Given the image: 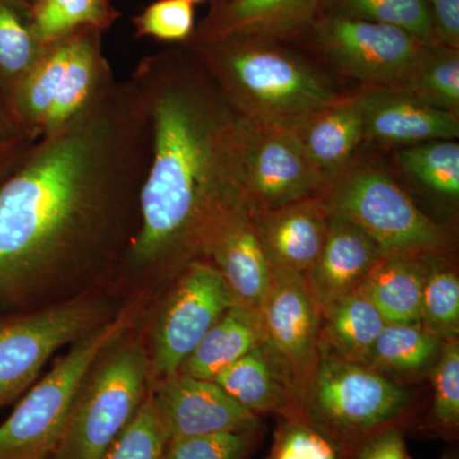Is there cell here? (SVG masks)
<instances>
[{"mask_svg": "<svg viewBox=\"0 0 459 459\" xmlns=\"http://www.w3.org/2000/svg\"><path fill=\"white\" fill-rule=\"evenodd\" d=\"M151 157L133 78L27 150L0 184V304L29 305L120 267Z\"/></svg>", "mask_w": 459, "mask_h": 459, "instance_id": "cell-1", "label": "cell"}, {"mask_svg": "<svg viewBox=\"0 0 459 459\" xmlns=\"http://www.w3.org/2000/svg\"><path fill=\"white\" fill-rule=\"evenodd\" d=\"M131 77L150 114L151 157L120 267L133 280L169 285L189 263L204 261L214 234L247 204V122L192 51L144 57Z\"/></svg>", "mask_w": 459, "mask_h": 459, "instance_id": "cell-2", "label": "cell"}, {"mask_svg": "<svg viewBox=\"0 0 459 459\" xmlns=\"http://www.w3.org/2000/svg\"><path fill=\"white\" fill-rule=\"evenodd\" d=\"M192 53L230 107L255 126L295 131L343 99L309 63L272 42L195 40Z\"/></svg>", "mask_w": 459, "mask_h": 459, "instance_id": "cell-3", "label": "cell"}, {"mask_svg": "<svg viewBox=\"0 0 459 459\" xmlns=\"http://www.w3.org/2000/svg\"><path fill=\"white\" fill-rule=\"evenodd\" d=\"M150 301L144 291L135 295L108 322L71 344L33 383L0 425V459H53L91 368L111 344L138 327Z\"/></svg>", "mask_w": 459, "mask_h": 459, "instance_id": "cell-4", "label": "cell"}, {"mask_svg": "<svg viewBox=\"0 0 459 459\" xmlns=\"http://www.w3.org/2000/svg\"><path fill=\"white\" fill-rule=\"evenodd\" d=\"M413 398L397 380L320 349L300 420L325 435L341 455H352L380 431L402 428Z\"/></svg>", "mask_w": 459, "mask_h": 459, "instance_id": "cell-5", "label": "cell"}, {"mask_svg": "<svg viewBox=\"0 0 459 459\" xmlns=\"http://www.w3.org/2000/svg\"><path fill=\"white\" fill-rule=\"evenodd\" d=\"M101 35L83 29L45 47L7 98L21 131L38 140L59 132L117 82Z\"/></svg>", "mask_w": 459, "mask_h": 459, "instance_id": "cell-6", "label": "cell"}, {"mask_svg": "<svg viewBox=\"0 0 459 459\" xmlns=\"http://www.w3.org/2000/svg\"><path fill=\"white\" fill-rule=\"evenodd\" d=\"M135 329L101 353L81 385L53 459H101L150 394L146 342Z\"/></svg>", "mask_w": 459, "mask_h": 459, "instance_id": "cell-7", "label": "cell"}, {"mask_svg": "<svg viewBox=\"0 0 459 459\" xmlns=\"http://www.w3.org/2000/svg\"><path fill=\"white\" fill-rule=\"evenodd\" d=\"M331 213L355 223L385 256L446 255L449 238L385 171L341 174L322 195Z\"/></svg>", "mask_w": 459, "mask_h": 459, "instance_id": "cell-8", "label": "cell"}, {"mask_svg": "<svg viewBox=\"0 0 459 459\" xmlns=\"http://www.w3.org/2000/svg\"><path fill=\"white\" fill-rule=\"evenodd\" d=\"M117 309L92 292L0 320V410L22 397L54 353L95 331Z\"/></svg>", "mask_w": 459, "mask_h": 459, "instance_id": "cell-9", "label": "cell"}, {"mask_svg": "<svg viewBox=\"0 0 459 459\" xmlns=\"http://www.w3.org/2000/svg\"><path fill=\"white\" fill-rule=\"evenodd\" d=\"M151 325L147 351L151 385L175 376L234 299L207 261L189 263L169 283Z\"/></svg>", "mask_w": 459, "mask_h": 459, "instance_id": "cell-10", "label": "cell"}, {"mask_svg": "<svg viewBox=\"0 0 459 459\" xmlns=\"http://www.w3.org/2000/svg\"><path fill=\"white\" fill-rule=\"evenodd\" d=\"M328 186L294 129L247 122L244 199L250 210H274L301 199L320 197Z\"/></svg>", "mask_w": 459, "mask_h": 459, "instance_id": "cell-11", "label": "cell"}, {"mask_svg": "<svg viewBox=\"0 0 459 459\" xmlns=\"http://www.w3.org/2000/svg\"><path fill=\"white\" fill-rule=\"evenodd\" d=\"M318 40L343 74L383 89H397L429 44L398 27L344 16L323 21Z\"/></svg>", "mask_w": 459, "mask_h": 459, "instance_id": "cell-12", "label": "cell"}, {"mask_svg": "<svg viewBox=\"0 0 459 459\" xmlns=\"http://www.w3.org/2000/svg\"><path fill=\"white\" fill-rule=\"evenodd\" d=\"M259 314L265 341L286 361L295 377L303 409L318 367L322 325V312L307 289L304 273L272 270L270 290Z\"/></svg>", "mask_w": 459, "mask_h": 459, "instance_id": "cell-13", "label": "cell"}, {"mask_svg": "<svg viewBox=\"0 0 459 459\" xmlns=\"http://www.w3.org/2000/svg\"><path fill=\"white\" fill-rule=\"evenodd\" d=\"M150 397L169 442L199 435L261 430L259 416L244 409L213 380L178 373L151 385Z\"/></svg>", "mask_w": 459, "mask_h": 459, "instance_id": "cell-14", "label": "cell"}, {"mask_svg": "<svg viewBox=\"0 0 459 459\" xmlns=\"http://www.w3.org/2000/svg\"><path fill=\"white\" fill-rule=\"evenodd\" d=\"M358 100L365 140L410 147L458 138L457 114L430 107L400 90L368 87Z\"/></svg>", "mask_w": 459, "mask_h": 459, "instance_id": "cell-15", "label": "cell"}, {"mask_svg": "<svg viewBox=\"0 0 459 459\" xmlns=\"http://www.w3.org/2000/svg\"><path fill=\"white\" fill-rule=\"evenodd\" d=\"M252 217L272 270L305 273L312 268L328 232L329 211L322 195L252 211Z\"/></svg>", "mask_w": 459, "mask_h": 459, "instance_id": "cell-16", "label": "cell"}, {"mask_svg": "<svg viewBox=\"0 0 459 459\" xmlns=\"http://www.w3.org/2000/svg\"><path fill=\"white\" fill-rule=\"evenodd\" d=\"M383 256L379 247L355 223L329 212L325 247L304 273L320 312L356 291Z\"/></svg>", "mask_w": 459, "mask_h": 459, "instance_id": "cell-17", "label": "cell"}, {"mask_svg": "<svg viewBox=\"0 0 459 459\" xmlns=\"http://www.w3.org/2000/svg\"><path fill=\"white\" fill-rule=\"evenodd\" d=\"M204 261L221 274L235 304L259 312L270 290L272 268L247 204L214 234Z\"/></svg>", "mask_w": 459, "mask_h": 459, "instance_id": "cell-18", "label": "cell"}, {"mask_svg": "<svg viewBox=\"0 0 459 459\" xmlns=\"http://www.w3.org/2000/svg\"><path fill=\"white\" fill-rule=\"evenodd\" d=\"M238 404L256 416H301V398L289 365L267 341L213 380Z\"/></svg>", "mask_w": 459, "mask_h": 459, "instance_id": "cell-19", "label": "cell"}, {"mask_svg": "<svg viewBox=\"0 0 459 459\" xmlns=\"http://www.w3.org/2000/svg\"><path fill=\"white\" fill-rule=\"evenodd\" d=\"M322 0H223L195 40L241 39L273 42L312 23Z\"/></svg>", "mask_w": 459, "mask_h": 459, "instance_id": "cell-20", "label": "cell"}, {"mask_svg": "<svg viewBox=\"0 0 459 459\" xmlns=\"http://www.w3.org/2000/svg\"><path fill=\"white\" fill-rule=\"evenodd\" d=\"M295 132L310 161L331 186L365 140L358 96L329 105L305 120Z\"/></svg>", "mask_w": 459, "mask_h": 459, "instance_id": "cell-21", "label": "cell"}, {"mask_svg": "<svg viewBox=\"0 0 459 459\" xmlns=\"http://www.w3.org/2000/svg\"><path fill=\"white\" fill-rule=\"evenodd\" d=\"M264 341L258 310L234 304L205 333L178 373L197 379L214 380Z\"/></svg>", "mask_w": 459, "mask_h": 459, "instance_id": "cell-22", "label": "cell"}, {"mask_svg": "<svg viewBox=\"0 0 459 459\" xmlns=\"http://www.w3.org/2000/svg\"><path fill=\"white\" fill-rule=\"evenodd\" d=\"M424 277V258L383 256L358 290L386 325H420Z\"/></svg>", "mask_w": 459, "mask_h": 459, "instance_id": "cell-23", "label": "cell"}, {"mask_svg": "<svg viewBox=\"0 0 459 459\" xmlns=\"http://www.w3.org/2000/svg\"><path fill=\"white\" fill-rule=\"evenodd\" d=\"M385 325L377 307L356 290L322 314L320 349L365 365Z\"/></svg>", "mask_w": 459, "mask_h": 459, "instance_id": "cell-24", "label": "cell"}, {"mask_svg": "<svg viewBox=\"0 0 459 459\" xmlns=\"http://www.w3.org/2000/svg\"><path fill=\"white\" fill-rule=\"evenodd\" d=\"M443 342L419 323L385 325L365 367L388 377L430 374L442 351Z\"/></svg>", "mask_w": 459, "mask_h": 459, "instance_id": "cell-25", "label": "cell"}, {"mask_svg": "<svg viewBox=\"0 0 459 459\" xmlns=\"http://www.w3.org/2000/svg\"><path fill=\"white\" fill-rule=\"evenodd\" d=\"M439 110L459 111V53L437 42L427 44L397 89Z\"/></svg>", "mask_w": 459, "mask_h": 459, "instance_id": "cell-26", "label": "cell"}, {"mask_svg": "<svg viewBox=\"0 0 459 459\" xmlns=\"http://www.w3.org/2000/svg\"><path fill=\"white\" fill-rule=\"evenodd\" d=\"M30 8L23 0H0V92L5 102L45 49L33 32Z\"/></svg>", "mask_w": 459, "mask_h": 459, "instance_id": "cell-27", "label": "cell"}, {"mask_svg": "<svg viewBox=\"0 0 459 459\" xmlns=\"http://www.w3.org/2000/svg\"><path fill=\"white\" fill-rule=\"evenodd\" d=\"M30 17L36 38L47 47L80 30L104 32L119 13L110 0H35Z\"/></svg>", "mask_w": 459, "mask_h": 459, "instance_id": "cell-28", "label": "cell"}, {"mask_svg": "<svg viewBox=\"0 0 459 459\" xmlns=\"http://www.w3.org/2000/svg\"><path fill=\"white\" fill-rule=\"evenodd\" d=\"M420 325L443 341L459 336V279L446 255L424 258Z\"/></svg>", "mask_w": 459, "mask_h": 459, "instance_id": "cell-29", "label": "cell"}, {"mask_svg": "<svg viewBox=\"0 0 459 459\" xmlns=\"http://www.w3.org/2000/svg\"><path fill=\"white\" fill-rule=\"evenodd\" d=\"M398 161L413 179L446 198L459 195V144L455 140L425 142L403 148Z\"/></svg>", "mask_w": 459, "mask_h": 459, "instance_id": "cell-30", "label": "cell"}, {"mask_svg": "<svg viewBox=\"0 0 459 459\" xmlns=\"http://www.w3.org/2000/svg\"><path fill=\"white\" fill-rule=\"evenodd\" d=\"M343 16L398 27L424 42H437L428 0H341Z\"/></svg>", "mask_w": 459, "mask_h": 459, "instance_id": "cell-31", "label": "cell"}, {"mask_svg": "<svg viewBox=\"0 0 459 459\" xmlns=\"http://www.w3.org/2000/svg\"><path fill=\"white\" fill-rule=\"evenodd\" d=\"M168 444L169 435L148 394L131 424L111 443L101 459H164Z\"/></svg>", "mask_w": 459, "mask_h": 459, "instance_id": "cell-32", "label": "cell"}, {"mask_svg": "<svg viewBox=\"0 0 459 459\" xmlns=\"http://www.w3.org/2000/svg\"><path fill=\"white\" fill-rule=\"evenodd\" d=\"M434 401L430 422L443 435L458 433L459 428V340L444 341L442 351L430 373Z\"/></svg>", "mask_w": 459, "mask_h": 459, "instance_id": "cell-33", "label": "cell"}, {"mask_svg": "<svg viewBox=\"0 0 459 459\" xmlns=\"http://www.w3.org/2000/svg\"><path fill=\"white\" fill-rule=\"evenodd\" d=\"M261 430L199 435L170 440L164 459H247Z\"/></svg>", "mask_w": 459, "mask_h": 459, "instance_id": "cell-34", "label": "cell"}, {"mask_svg": "<svg viewBox=\"0 0 459 459\" xmlns=\"http://www.w3.org/2000/svg\"><path fill=\"white\" fill-rule=\"evenodd\" d=\"M133 25L137 38L186 41L195 31V8L186 0H157L133 18Z\"/></svg>", "mask_w": 459, "mask_h": 459, "instance_id": "cell-35", "label": "cell"}, {"mask_svg": "<svg viewBox=\"0 0 459 459\" xmlns=\"http://www.w3.org/2000/svg\"><path fill=\"white\" fill-rule=\"evenodd\" d=\"M325 435L299 419H283L274 434L270 459H340Z\"/></svg>", "mask_w": 459, "mask_h": 459, "instance_id": "cell-36", "label": "cell"}, {"mask_svg": "<svg viewBox=\"0 0 459 459\" xmlns=\"http://www.w3.org/2000/svg\"><path fill=\"white\" fill-rule=\"evenodd\" d=\"M353 459H409L402 428L380 431L362 443L353 453Z\"/></svg>", "mask_w": 459, "mask_h": 459, "instance_id": "cell-37", "label": "cell"}, {"mask_svg": "<svg viewBox=\"0 0 459 459\" xmlns=\"http://www.w3.org/2000/svg\"><path fill=\"white\" fill-rule=\"evenodd\" d=\"M437 44L459 49V0H428Z\"/></svg>", "mask_w": 459, "mask_h": 459, "instance_id": "cell-38", "label": "cell"}, {"mask_svg": "<svg viewBox=\"0 0 459 459\" xmlns=\"http://www.w3.org/2000/svg\"><path fill=\"white\" fill-rule=\"evenodd\" d=\"M36 141L35 135L22 133L12 140L0 142V184Z\"/></svg>", "mask_w": 459, "mask_h": 459, "instance_id": "cell-39", "label": "cell"}, {"mask_svg": "<svg viewBox=\"0 0 459 459\" xmlns=\"http://www.w3.org/2000/svg\"><path fill=\"white\" fill-rule=\"evenodd\" d=\"M20 126L14 122L11 111H9L7 102L0 92V142L12 140L17 135L22 134Z\"/></svg>", "mask_w": 459, "mask_h": 459, "instance_id": "cell-40", "label": "cell"}, {"mask_svg": "<svg viewBox=\"0 0 459 459\" xmlns=\"http://www.w3.org/2000/svg\"><path fill=\"white\" fill-rule=\"evenodd\" d=\"M186 2L192 3V4H195V3L204 2V0H186Z\"/></svg>", "mask_w": 459, "mask_h": 459, "instance_id": "cell-41", "label": "cell"}, {"mask_svg": "<svg viewBox=\"0 0 459 459\" xmlns=\"http://www.w3.org/2000/svg\"><path fill=\"white\" fill-rule=\"evenodd\" d=\"M23 2L29 3V4L31 5L35 0H23Z\"/></svg>", "mask_w": 459, "mask_h": 459, "instance_id": "cell-42", "label": "cell"}]
</instances>
